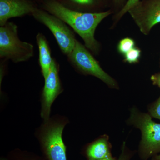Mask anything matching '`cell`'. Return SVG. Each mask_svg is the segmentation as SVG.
<instances>
[{
	"instance_id": "cell-1",
	"label": "cell",
	"mask_w": 160,
	"mask_h": 160,
	"mask_svg": "<svg viewBox=\"0 0 160 160\" xmlns=\"http://www.w3.org/2000/svg\"><path fill=\"white\" fill-rule=\"evenodd\" d=\"M44 6L46 11L70 26L82 39L86 48L98 53L100 45L95 38V32L100 23L111 14V11L80 12L69 9L56 0H47Z\"/></svg>"
},
{
	"instance_id": "cell-2",
	"label": "cell",
	"mask_w": 160,
	"mask_h": 160,
	"mask_svg": "<svg viewBox=\"0 0 160 160\" xmlns=\"http://www.w3.org/2000/svg\"><path fill=\"white\" fill-rule=\"evenodd\" d=\"M128 122L142 132L139 154L143 160H147L160 152V124L155 122L149 114L141 112L135 108L131 109Z\"/></svg>"
},
{
	"instance_id": "cell-3",
	"label": "cell",
	"mask_w": 160,
	"mask_h": 160,
	"mask_svg": "<svg viewBox=\"0 0 160 160\" xmlns=\"http://www.w3.org/2000/svg\"><path fill=\"white\" fill-rule=\"evenodd\" d=\"M18 29L11 22L0 27V58L14 63L26 62L34 55L33 45L21 41Z\"/></svg>"
},
{
	"instance_id": "cell-4",
	"label": "cell",
	"mask_w": 160,
	"mask_h": 160,
	"mask_svg": "<svg viewBox=\"0 0 160 160\" xmlns=\"http://www.w3.org/2000/svg\"><path fill=\"white\" fill-rule=\"evenodd\" d=\"M66 123L50 120L45 122L39 138L41 147L48 160H67L62 133Z\"/></svg>"
},
{
	"instance_id": "cell-5",
	"label": "cell",
	"mask_w": 160,
	"mask_h": 160,
	"mask_svg": "<svg viewBox=\"0 0 160 160\" xmlns=\"http://www.w3.org/2000/svg\"><path fill=\"white\" fill-rule=\"evenodd\" d=\"M32 16L46 26L54 36L62 52L69 55L74 49L77 40L74 32L62 20L49 12L36 8Z\"/></svg>"
},
{
	"instance_id": "cell-6",
	"label": "cell",
	"mask_w": 160,
	"mask_h": 160,
	"mask_svg": "<svg viewBox=\"0 0 160 160\" xmlns=\"http://www.w3.org/2000/svg\"><path fill=\"white\" fill-rule=\"evenodd\" d=\"M67 56L73 66L84 74L95 77L112 88L117 87L114 79L102 69L86 47L77 40L74 49Z\"/></svg>"
},
{
	"instance_id": "cell-7",
	"label": "cell",
	"mask_w": 160,
	"mask_h": 160,
	"mask_svg": "<svg viewBox=\"0 0 160 160\" xmlns=\"http://www.w3.org/2000/svg\"><path fill=\"white\" fill-rule=\"evenodd\" d=\"M143 34H149L152 29L160 23V0H143L128 12Z\"/></svg>"
},
{
	"instance_id": "cell-8",
	"label": "cell",
	"mask_w": 160,
	"mask_h": 160,
	"mask_svg": "<svg viewBox=\"0 0 160 160\" xmlns=\"http://www.w3.org/2000/svg\"><path fill=\"white\" fill-rule=\"evenodd\" d=\"M45 85L42 95L41 117L44 122L49 119L52 105L56 98L62 92L59 75V65L53 59L51 69L45 79Z\"/></svg>"
},
{
	"instance_id": "cell-9",
	"label": "cell",
	"mask_w": 160,
	"mask_h": 160,
	"mask_svg": "<svg viewBox=\"0 0 160 160\" xmlns=\"http://www.w3.org/2000/svg\"><path fill=\"white\" fill-rule=\"evenodd\" d=\"M36 8L29 0H0V26L12 18L32 14Z\"/></svg>"
},
{
	"instance_id": "cell-10",
	"label": "cell",
	"mask_w": 160,
	"mask_h": 160,
	"mask_svg": "<svg viewBox=\"0 0 160 160\" xmlns=\"http://www.w3.org/2000/svg\"><path fill=\"white\" fill-rule=\"evenodd\" d=\"M86 154L88 160H99L112 156L108 138L104 136L89 144Z\"/></svg>"
},
{
	"instance_id": "cell-11",
	"label": "cell",
	"mask_w": 160,
	"mask_h": 160,
	"mask_svg": "<svg viewBox=\"0 0 160 160\" xmlns=\"http://www.w3.org/2000/svg\"><path fill=\"white\" fill-rule=\"evenodd\" d=\"M36 40L39 52V62L45 79L50 72L53 59L52 58L49 44L45 36L39 32L37 35Z\"/></svg>"
},
{
	"instance_id": "cell-12",
	"label": "cell",
	"mask_w": 160,
	"mask_h": 160,
	"mask_svg": "<svg viewBox=\"0 0 160 160\" xmlns=\"http://www.w3.org/2000/svg\"><path fill=\"white\" fill-rule=\"evenodd\" d=\"M135 46L134 40L129 38H124L120 41L118 46V51L120 54L124 55L133 49Z\"/></svg>"
},
{
	"instance_id": "cell-13",
	"label": "cell",
	"mask_w": 160,
	"mask_h": 160,
	"mask_svg": "<svg viewBox=\"0 0 160 160\" xmlns=\"http://www.w3.org/2000/svg\"><path fill=\"white\" fill-rule=\"evenodd\" d=\"M141 49L135 47L130 51L124 55V61L129 64H135L139 62L141 57Z\"/></svg>"
},
{
	"instance_id": "cell-14",
	"label": "cell",
	"mask_w": 160,
	"mask_h": 160,
	"mask_svg": "<svg viewBox=\"0 0 160 160\" xmlns=\"http://www.w3.org/2000/svg\"><path fill=\"white\" fill-rule=\"evenodd\" d=\"M149 115L152 117L160 120V96L149 109Z\"/></svg>"
},
{
	"instance_id": "cell-15",
	"label": "cell",
	"mask_w": 160,
	"mask_h": 160,
	"mask_svg": "<svg viewBox=\"0 0 160 160\" xmlns=\"http://www.w3.org/2000/svg\"><path fill=\"white\" fill-rule=\"evenodd\" d=\"M74 6L82 7H90L94 6L98 2V0H68Z\"/></svg>"
},
{
	"instance_id": "cell-16",
	"label": "cell",
	"mask_w": 160,
	"mask_h": 160,
	"mask_svg": "<svg viewBox=\"0 0 160 160\" xmlns=\"http://www.w3.org/2000/svg\"><path fill=\"white\" fill-rule=\"evenodd\" d=\"M141 1V0H128L119 12L118 13L117 15L116 16V18L119 19L126 13L128 12L129 9H131L132 6Z\"/></svg>"
},
{
	"instance_id": "cell-17",
	"label": "cell",
	"mask_w": 160,
	"mask_h": 160,
	"mask_svg": "<svg viewBox=\"0 0 160 160\" xmlns=\"http://www.w3.org/2000/svg\"><path fill=\"white\" fill-rule=\"evenodd\" d=\"M133 154V152L129 150L124 142L122 146V152L118 160H130Z\"/></svg>"
},
{
	"instance_id": "cell-18",
	"label": "cell",
	"mask_w": 160,
	"mask_h": 160,
	"mask_svg": "<svg viewBox=\"0 0 160 160\" xmlns=\"http://www.w3.org/2000/svg\"><path fill=\"white\" fill-rule=\"evenodd\" d=\"M150 79L153 85L158 86L160 88V73L152 75L151 76Z\"/></svg>"
},
{
	"instance_id": "cell-19",
	"label": "cell",
	"mask_w": 160,
	"mask_h": 160,
	"mask_svg": "<svg viewBox=\"0 0 160 160\" xmlns=\"http://www.w3.org/2000/svg\"><path fill=\"white\" fill-rule=\"evenodd\" d=\"M125 0H113V2L116 5H120L122 4Z\"/></svg>"
},
{
	"instance_id": "cell-20",
	"label": "cell",
	"mask_w": 160,
	"mask_h": 160,
	"mask_svg": "<svg viewBox=\"0 0 160 160\" xmlns=\"http://www.w3.org/2000/svg\"><path fill=\"white\" fill-rule=\"evenodd\" d=\"M152 158V160H160V154L155 155Z\"/></svg>"
},
{
	"instance_id": "cell-21",
	"label": "cell",
	"mask_w": 160,
	"mask_h": 160,
	"mask_svg": "<svg viewBox=\"0 0 160 160\" xmlns=\"http://www.w3.org/2000/svg\"><path fill=\"white\" fill-rule=\"evenodd\" d=\"M99 160H118L116 158L113 157L112 156L110 157L102 159Z\"/></svg>"
},
{
	"instance_id": "cell-22",
	"label": "cell",
	"mask_w": 160,
	"mask_h": 160,
	"mask_svg": "<svg viewBox=\"0 0 160 160\" xmlns=\"http://www.w3.org/2000/svg\"><path fill=\"white\" fill-rule=\"evenodd\" d=\"M1 160H6L5 159H4V158H2V159H1Z\"/></svg>"
}]
</instances>
